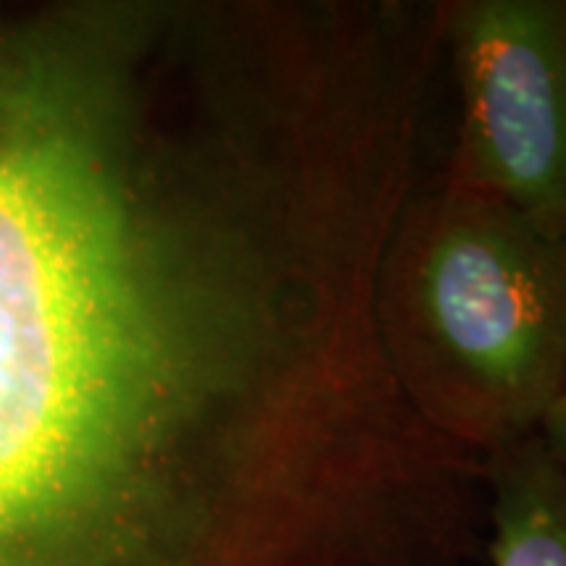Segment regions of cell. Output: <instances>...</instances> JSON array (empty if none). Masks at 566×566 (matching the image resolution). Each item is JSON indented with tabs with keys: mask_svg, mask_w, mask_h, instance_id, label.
Masks as SVG:
<instances>
[{
	"mask_svg": "<svg viewBox=\"0 0 566 566\" xmlns=\"http://www.w3.org/2000/svg\"><path fill=\"white\" fill-rule=\"evenodd\" d=\"M375 370L336 210L158 34L0 53V566H252Z\"/></svg>",
	"mask_w": 566,
	"mask_h": 566,
	"instance_id": "cell-1",
	"label": "cell"
},
{
	"mask_svg": "<svg viewBox=\"0 0 566 566\" xmlns=\"http://www.w3.org/2000/svg\"><path fill=\"white\" fill-rule=\"evenodd\" d=\"M375 321L433 433L470 454L509 449L566 388V233L493 197L417 187L380 258Z\"/></svg>",
	"mask_w": 566,
	"mask_h": 566,
	"instance_id": "cell-2",
	"label": "cell"
},
{
	"mask_svg": "<svg viewBox=\"0 0 566 566\" xmlns=\"http://www.w3.org/2000/svg\"><path fill=\"white\" fill-rule=\"evenodd\" d=\"M459 124L441 181L566 233V0H446Z\"/></svg>",
	"mask_w": 566,
	"mask_h": 566,
	"instance_id": "cell-3",
	"label": "cell"
},
{
	"mask_svg": "<svg viewBox=\"0 0 566 566\" xmlns=\"http://www.w3.org/2000/svg\"><path fill=\"white\" fill-rule=\"evenodd\" d=\"M493 566H566V478L541 436L485 457Z\"/></svg>",
	"mask_w": 566,
	"mask_h": 566,
	"instance_id": "cell-4",
	"label": "cell"
},
{
	"mask_svg": "<svg viewBox=\"0 0 566 566\" xmlns=\"http://www.w3.org/2000/svg\"><path fill=\"white\" fill-rule=\"evenodd\" d=\"M537 436H541V441L548 449L551 459H554L558 470H562L566 478V388L556 399V405L548 409V415L543 417Z\"/></svg>",
	"mask_w": 566,
	"mask_h": 566,
	"instance_id": "cell-5",
	"label": "cell"
}]
</instances>
